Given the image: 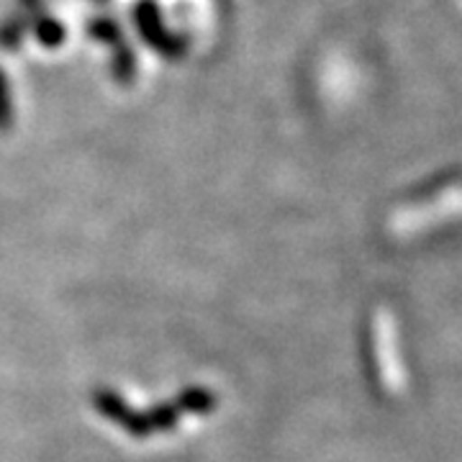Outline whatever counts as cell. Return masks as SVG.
Segmentation results:
<instances>
[{
  "label": "cell",
  "mask_w": 462,
  "mask_h": 462,
  "mask_svg": "<svg viewBox=\"0 0 462 462\" xmlns=\"http://www.w3.org/2000/svg\"><path fill=\"white\" fill-rule=\"evenodd\" d=\"M88 33H90V36H96V39L103 42V44H108L114 51L126 44V42H124V33H121V29H118V23L111 21V18H90V23H88Z\"/></svg>",
  "instance_id": "obj_2"
},
{
  "label": "cell",
  "mask_w": 462,
  "mask_h": 462,
  "mask_svg": "<svg viewBox=\"0 0 462 462\" xmlns=\"http://www.w3.org/2000/svg\"><path fill=\"white\" fill-rule=\"evenodd\" d=\"M134 18H136V29L139 36L147 42L152 50H157L167 60H178L185 51V42L178 33H172L162 21V11L157 3L152 0H139L134 8Z\"/></svg>",
  "instance_id": "obj_1"
},
{
  "label": "cell",
  "mask_w": 462,
  "mask_h": 462,
  "mask_svg": "<svg viewBox=\"0 0 462 462\" xmlns=\"http://www.w3.org/2000/svg\"><path fill=\"white\" fill-rule=\"evenodd\" d=\"M11 121V93H8V80L0 69V129H5Z\"/></svg>",
  "instance_id": "obj_4"
},
{
  "label": "cell",
  "mask_w": 462,
  "mask_h": 462,
  "mask_svg": "<svg viewBox=\"0 0 462 462\" xmlns=\"http://www.w3.org/2000/svg\"><path fill=\"white\" fill-rule=\"evenodd\" d=\"M21 36H23V26H21L18 21H11V23H5V29L0 32V44H3L5 50H11V47L16 50Z\"/></svg>",
  "instance_id": "obj_5"
},
{
  "label": "cell",
  "mask_w": 462,
  "mask_h": 462,
  "mask_svg": "<svg viewBox=\"0 0 462 462\" xmlns=\"http://www.w3.org/2000/svg\"><path fill=\"white\" fill-rule=\"evenodd\" d=\"M33 33H36V39H39L44 47H51V50L60 47V44L65 42V29H62V23L51 16L33 18Z\"/></svg>",
  "instance_id": "obj_3"
}]
</instances>
